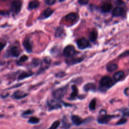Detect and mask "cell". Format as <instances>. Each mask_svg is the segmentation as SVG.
<instances>
[{"mask_svg": "<svg viewBox=\"0 0 129 129\" xmlns=\"http://www.w3.org/2000/svg\"><path fill=\"white\" fill-rule=\"evenodd\" d=\"M113 84V80L109 76L103 77L99 82L100 88L103 91H106L107 89L110 88Z\"/></svg>", "mask_w": 129, "mask_h": 129, "instance_id": "6da1fadb", "label": "cell"}, {"mask_svg": "<svg viewBox=\"0 0 129 129\" xmlns=\"http://www.w3.org/2000/svg\"><path fill=\"white\" fill-rule=\"evenodd\" d=\"M117 117L114 115H108L106 114V111L104 113H102L101 111L100 112V115L97 119V122L100 124H108L112 118Z\"/></svg>", "mask_w": 129, "mask_h": 129, "instance_id": "7a4b0ae2", "label": "cell"}, {"mask_svg": "<svg viewBox=\"0 0 129 129\" xmlns=\"http://www.w3.org/2000/svg\"><path fill=\"white\" fill-rule=\"evenodd\" d=\"M67 86H64L60 88H58L53 92V95L56 99H62L67 93Z\"/></svg>", "mask_w": 129, "mask_h": 129, "instance_id": "3957f363", "label": "cell"}, {"mask_svg": "<svg viewBox=\"0 0 129 129\" xmlns=\"http://www.w3.org/2000/svg\"><path fill=\"white\" fill-rule=\"evenodd\" d=\"M75 54V48L73 45H71L67 46L64 50V55L67 58L73 57Z\"/></svg>", "mask_w": 129, "mask_h": 129, "instance_id": "277c9868", "label": "cell"}, {"mask_svg": "<svg viewBox=\"0 0 129 129\" xmlns=\"http://www.w3.org/2000/svg\"><path fill=\"white\" fill-rule=\"evenodd\" d=\"M22 7V3L20 0H15L11 4V10L15 13H18Z\"/></svg>", "mask_w": 129, "mask_h": 129, "instance_id": "5b68a950", "label": "cell"}, {"mask_svg": "<svg viewBox=\"0 0 129 129\" xmlns=\"http://www.w3.org/2000/svg\"><path fill=\"white\" fill-rule=\"evenodd\" d=\"M77 44L78 48L81 49H84L90 46L88 41L85 38H82L78 40L77 42Z\"/></svg>", "mask_w": 129, "mask_h": 129, "instance_id": "8992f818", "label": "cell"}, {"mask_svg": "<svg viewBox=\"0 0 129 129\" xmlns=\"http://www.w3.org/2000/svg\"><path fill=\"white\" fill-rule=\"evenodd\" d=\"M23 45L27 53H31L32 52V45L29 37L25 38L23 43Z\"/></svg>", "mask_w": 129, "mask_h": 129, "instance_id": "52a82bcc", "label": "cell"}, {"mask_svg": "<svg viewBox=\"0 0 129 129\" xmlns=\"http://www.w3.org/2000/svg\"><path fill=\"white\" fill-rule=\"evenodd\" d=\"M47 105L50 110L58 109L62 107L60 102L56 100H51L48 101Z\"/></svg>", "mask_w": 129, "mask_h": 129, "instance_id": "ba28073f", "label": "cell"}, {"mask_svg": "<svg viewBox=\"0 0 129 129\" xmlns=\"http://www.w3.org/2000/svg\"><path fill=\"white\" fill-rule=\"evenodd\" d=\"M125 14V10L124 8L118 7L113 9L112 12V15L114 17H119L123 16Z\"/></svg>", "mask_w": 129, "mask_h": 129, "instance_id": "9c48e42d", "label": "cell"}, {"mask_svg": "<svg viewBox=\"0 0 129 129\" xmlns=\"http://www.w3.org/2000/svg\"><path fill=\"white\" fill-rule=\"evenodd\" d=\"M27 95V93H25L22 91L18 90V91H15L13 94L12 97L15 99H20L23 98H24Z\"/></svg>", "mask_w": 129, "mask_h": 129, "instance_id": "30bf717a", "label": "cell"}, {"mask_svg": "<svg viewBox=\"0 0 129 129\" xmlns=\"http://www.w3.org/2000/svg\"><path fill=\"white\" fill-rule=\"evenodd\" d=\"M71 120L74 124L77 126H79L83 124L84 121L78 115H73L71 117Z\"/></svg>", "mask_w": 129, "mask_h": 129, "instance_id": "8fae6325", "label": "cell"}, {"mask_svg": "<svg viewBox=\"0 0 129 129\" xmlns=\"http://www.w3.org/2000/svg\"><path fill=\"white\" fill-rule=\"evenodd\" d=\"M84 91H95L96 90V86L93 83H88L84 86Z\"/></svg>", "mask_w": 129, "mask_h": 129, "instance_id": "7c38bea8", "label": "cell"}, {"mask_svg": "<svg viewBox=\"0 0 129 129\" xmlns=\"http://www.w3.org/2000/svg\"><path fill=\"white\" fill-rule=\"evenodd\" d=\"M125 76V74L124 73V72L123 71H118L117 72H116L113 76V80L115 81H121L122 79H123L124 78Z\"/></svg>", "mask_w": 129, "mask_h": 129, "instance_id": "4fadbf2b", "label": "cell"}, {"mask_svg": "<svg viewBox=\"0 0 129 129\" xmlns=\"http://www.w3.org/2000/svg\"><path fill=\"white\" fill-rule=\"evenodd\" d=\"M82 60V58H75L72 57L70 58H68V59L66 60V62L69 65H71V64H73L76 63H79L81 62Z\"/></svg>", "mask_w": 129, "mask_h": 129, "instance_id": "5bb4252c", "label": "cell"}, {"mask_svg": "<svg viewBox=\"0 0 129 129\" xmlns=\"http://www.w3.org/2000/svg\"><path fill=\"white\" fill-rule=\"evenodd\" d=\"M32 75H33V73L31 72H23L18 76V80H21L31 76Z\"/></svg>", "mask_w": 129, "mask_h": 129, "instance_id": "9a60e30c", "label": "cell"}, {"mask_svg": "<svg viewBox=\"0 0 129 129\" xmlns=\"http://www.w3.org/2000/svg\"><path fill=\"white\" fill-rule=\"evenodd\" d=\"M10 53L11 55L14 57H18L20 54V51L17 46H13L10 49Z\"/></svg>", "mask_w": 129, "mask_h": 129, "instance_id": "2e32d148", "label": "cell"}, {"mask_svg": "<svg viewBox=\"0 0 129 129\" xmlns=\"http://www.w3.org/2000/svg\"><path fill=\"white\" fill-rule=\"evenodd\" d=\"M112 6L111 4L106 3L104 4V5H102L101 6V11L104 13H108L112 9Z\"/></svg>", "mask_w": 129, "mask_h": 129, "instance_id": "e0dca14e", "label": "cell"}, {"mask_svg": "<svg viewBox=\"0 0 129 129\" xmlns=\"http://www.w3.org/2000/svg\"><path fill=\"white\" fill-rule=\"evenodd\" d=\"M54 10H52L51 9H50V8H48L47 9H46L43 12V13L42 14V16L44 18H46L49 17V16H50L51 15L53 14V13H54Z\"/></svg>", "mask_w": 129, "mask_h": 129, "instance_id": "ac0fdd59", "label": "cell"}, {"mask_svg": "<svg viewBox=\"0 0 129 129\" xmlns=\"http://www.w3.org/2000/svg\"><path fill=\"white\" fill-rule=\"evenodd\" d=\"M77 19V15L75 13H71L65 17V20L69 22L75 21Z\"/></svg>", "mask_w": 129, "mask_h": 129, "instance_id": "d6986e66", "label": "cell"}, {"mask_svg": "<svg viewBox=\"0 0 129 129\" xmlns=\"http://www.w3.org/2000/svg\"><path fill=\"white\" fill-rule=\"evenodd\" d=\"M72 88L73 89V91L71 94L70 98L71 99H74L78 95V90L76 85L72 86Z\"/></svg>", "mask_w": 129, "mask_h": 129, "instance_id": "ffe728a7", "label": "cell"}, {"mask_svg": "<svg viewBox=\"0 0 129 129\" xmlns=\"http://www.w3.org/2000/svg\"><path fill=\"white\" fill-rule=\"evenodd\" d=\"M40 2L37 0H34L33 1L30 2L28 4V8L30 10L34 9L39 7Z\"/></svg>", "mask_w": 129, "mask_h": 129, "instance_id": "44dd1931", "label": "cell"}, {"mask_svg": "<svg viewBox=\"0 0 129 129\" xmlns=\"http://www.w3.org/2000/svg\"><path fill=\"white\" fill-rule=\"evenodd\" d=\"M97 38V32L96 30H93L89 34V39L92 42H95Z\"/></svg>", "mask_w": 129, "mask_h": 129, "instance_id": "7402d4cb", "label": "cell"}, {"mask_svg": "<svg viewBox=\"0 0 129 129\" xmlns=\"http://www.w3.org/2000/svg\"><path fill=\"white\" fill-rule=\"evenodd\" d=\"M117 68H118V65L114 63L110 64L107 67V70L109 72H112L115 71L117 69Z\"/></svg>", "mask_w": 129, "mask_h": 129, "instance_id": "603a6c76", "label": "cell"}, {"mask_svg": "<svg viewBox=\"0 0 129 129\" xmlns=\"http://www.w3.org/2000/svg\"><path fill=\"white\" fill-rule=\"evenodd\" d=\"M71 127V124L69 123L68 121L66 118L63 119V127L65 129H68Z\"/></svg>", "mask_w": 129, "mask_h": 129, "instance_id": "cb8c5ba5", "label": "cell"}, {"mask_svg": "<svg viewBox=\"0 0 129 129\" xmlns=\"http://www.w3.org/2000/svg\"><path fill=\"white\" fill-rule=\"evenodd\" d=\"M96 100L95 99H93L90 102L89 108L90 110H94L96 108Z\"/></svg>", "mask_w": 129, "mask_h": 129, "instance_id": "d4e9b609", "label": "cell"}, {"mask_svg": "<svg viewBox=\"0 0 129 129\" xmlns=\"http://www.w3.org/2000/svg\"><path fill=\"white\" fill-rule=\"evenodd\" d=\"M39 122H40L39 119L36 118V117H31L28 121V123L30 124H37Z\"/></svg>", "mask_w": 129, "mask_h": 129, "instance_id": "484cf974", "label": "cell"}, {"mask_svg": "<svg viewBox=\"0 0 129 129\" xmlns=\"http://www.w3.org/2000/svg\"><path fill=\"white\" fill-rule=\"evenodd\" d=\"M60 122L59 121H56L53 123V124L51 125L49 129H57L60 126Z\"/></svg>", "mask_w": 129, "mask_h": 129, "instance_id": "4316f807", "label": "cell"}, {"mask_svg": "<svg viewBox=\"0 0 129 129\" xmlns=\"http://www.w3.org/2000/svg\"><path fill=\"white\" fill-rule=\"evenodd\" d=\"M127 119L125 117H123L121 120H120L119 121V122H117V125H122L123 124H125L127 123Z\"/></svg>", "mask_w": 129, "mask_h": 129, "instance_id": "83f0119b", "label": "cell"}, {"mask_svg": "<svg viewBox=\"0 0 129 129\" xmlns=\"http://www.w3.org/2000/svg\"><path fill=\"white\" fill-rule=\"evenodd\" d=\"M64 32V30L63 29V28L62 27H58L57 28V30L56 31V36L57 37H59Z\"/></svg>", "mask_w": 129, "mask_h": 129, "instance_id": "f1b7e54d", "label": "cell"}, {"mask_svg": "<svg viewBox=\"0 0 129 129\" xmlns=\"http://www.w3.org/2000/svg\"><path fill=\"white\" fill-rule=\"evenodd\" d=\"M41 63V61L39 59H35L33 60L32 62V64H33V66L34 67H37L38 64H40Z\"/></svg>", "mask_w": 129, "mask_h": 129, "instance_id": "f546056e", "label": "cell"}, {"mask_svg": "<svg viewBox=\"0 0 129 129\" xmlns=\"http://www.w3.org/2000/svg\"><path fill=\"white\" fill-rule=\"evenodd\" d=\"M28 59V58L27 56H25V55H24V56H22L21 57H20V58L19 59V62L20 63H23V62H25L26 61H27Z\"/></svg>", "mask_w": 129, "mask_h": 129, "instance_id": "4dcf8cb0", "label": "cell"}, {"mask_svg": "<svg viewBox=\"0 0 129 129\" xmlns=\"http://www.w3.org/2000/svg\"><path fill=\"white\" fill-rule=\"evenodd\" d=\"M56 1L57 0H45V3L48 5H52L56 2Z\"/></svg>", "mask_w": 129, "mask_h": 129, "instance_id": "1f68e13d", "label": "cell"}, {"mask_svg": "<svg viewBox=\"0 0 129 129\" xmlns=\"http://www.w3.org/2000/svg\"><path fill=\"white\" fill-rule=\"evenodd\" d=\"M89 1V0H78V3L81 5H87Z\"/></svg>", "mask_w": 129, "mask_h": 129, "instance_id": "d6a6232c", "label": "cell"}, {"mask_svg": "<svg viewBox=\"0 0 129 129\" xmlns=\"http://www.w3.org/2000/svg\"><path fill=\"white\" fill-rule=\"evenodd\" d=\"M33 113V111L31 110H27L26 111H24L22 115H24V116H26V115H30V114H31L32 113Z\"/></svg>", "mask_w": 129, "mask_h": 129, "instance_id": "836d02e7", "label": "cell"}, {"mask_svg": "<svg viewBox=\"0 0 129 129\" xmlns=\"http://www.w3.org/2000/svg\"><path fill=\"white\" fill-rule=\"evenodd\" d=\"M123 114H124V117H129V109L128 108H125L123 111Z\"/></svg>", "mask_w": 129, "mask_h": 129, "instance_id": "e575fe53", "label": "cell"}, {"mask_svg": "<svg viewBox=\"0 0 129 129\" xmlns=\"http://www.w3.org/2000/svg\"><path fill=\"white\" fill-rule=\"evenodd\" d=\"M0 15L3 16L8 15H9V13L6 11H0Z\"/></svg>", "mask_w": 129, "mask_h": 129, "instance_id": "d590c367", "label": "cell"}, {"mask_svg": "<svg viewBox=\"0 0 129 129\" xmlns=\"http://www.w3.org/2000/svg\"><path fill=\"white\" fill-rule=\"evenodd\" d=\"M5 44L3 43H2L0 42V51H1L3 49V48L5 47Z\"/></svg>", "mask_w": 129, "mask_h": 129, "instance_id": "8d00e7d4", "label": "cell"}, {"mask_svg": "<svg viewBox=\"0 0 129 129\" xmlns=\"http://www.w3.org/2000/svg\"><path fill=\"white\" fill-rule=\"evenodd\" d=\"M128 90H129V88H127L125 90V94H126V95H127V96H128V94H129V93H128V91H128Z\"/></svg>", "mask_w": 129, "mask_h": 129, "instance_id": "74e56055", "label": "cell"}, {"mask_svg": "<svg viewBox=\"0 0 129 129\" xmlns=\"http://www.w3.org/2000/svg\"><path fill=\"white\" fill-rule=\"evenodd\" d=\"M64 1H65V0H59V2H62Z\"/></svg>", "mask_w": 129, "mask_h": 129, "instance_id": "f35d334b", "label": "cell"}, {"mask_svg": "<svg viewBox=\"0 0 129 129\" xmlns=\"http://www.w3.org/2000/svg\"><path fill=\"white\" fill-rule=\"evenodd\" d=\"M1 81H0V84H1Z\"/></svg>", "mask_w": 129, "mask_h": 129, "instance_id": "ab89813d", "label": "cell"}, {"mask_svg": "<svg viewBox=\"0 0 129 129\" xmlns=\"http://www.w3.org/2000/svg\"><path fill=\"white\" fill-rule=\"evenodd\" d=\"M3 1H5V0H3Z\"/></svg>", "mask_w": 129, "mask_h": 129, "instance_id": "60d3db41", "label": "cell"}]
</instances>
